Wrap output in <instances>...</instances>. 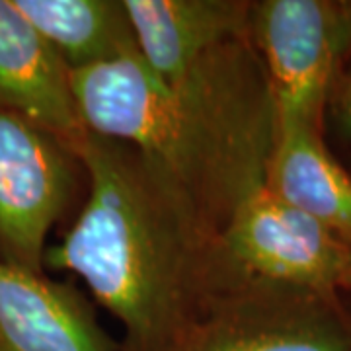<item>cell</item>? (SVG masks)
I'll use <instances>...</instances> for the list:
<instances>
[{
    "instance_id": "1",
    "label": "cell",
    "mask_w": 351,
    "mask_h": 351,
    "mask_svg": "<svg viewBox=\"0 0 351 351\" xmlns=\"http://www.w3.org/2000/svg\"><path fill=\"white\" fill-rule=\"evenodd\" d=\"M86 193L43 267L69 271L123 326L121 351H164L244 277L172 180L121 141L75 145Z\"/></svg>"
},
{
    "instance_id": "2",
    "label": "cell",
    "mask_w": 351,
    "mask_h": 351,
    "mask_svg": "<svg viewBox=\"0 0 351 351\" xmlns=\"http://www.w3.org/2000/svg\"><path fill=\"white\" fill-rule=\"evenodd\" d=\"M86 131L121 141L172 180L213 232L265 184L276 106L250 36L166 82L141 55L71 71Z\"/></svg>"
},
{
    "instance_id": "3",
    "label": "cell",
    "mask_w": 351,
    "mask_h": 351,
    "mask_svg": "<svg viewBox=\"0 0 351 351\" xmlns=\"http://www.w3.org/2000/svg\"><path fill=\"white\" fill-rule=\"evenodd\" d=\"M250 39L277 123L324 127L330 88L351 57V0L252 2Z\"/></svg>"
},
{
    "instance_id": "4",
    "label": "cell",
    "mask_w": 351,
    "mask_h": 351,
    "mask_svg": "<svg viewBox=\"0 0 351 351\" xmlns=\"http://www.w3.org/2000/svg\"><path fill=\"white\" fill-rule=\"evenodd\" d=\"M84 193V166L69 143L0 112V260L45 274L51 230L75 217Z\"/></svg>"
},
{
    "instance_id": "5",
    "label": "cell",
    "mask_w": 351,
    "mask_h": 351,
    "mask_svg": "<svg viewBox=\"0 0 351 351\" xmlns=\"http://www.w3.org/2000/svg\"><path fill=\"white\" fill-rule=\"evenodd\" d=\"M164 351H351L343 295L244 279Z\"/></svg>"
},
{
    "instance_id": "6",
    "label": "cell",
    "mask_w": 351,
    "mask_h": 351,
    "mask_svg": "<svg viewBox=\"0 0 351 351\" xmlns=\"http://www.w3.org/2000/svg\"><path fill=\"white\" fill-rule=\"evenodd\" d=\"M223 250L244 277L322 295L351 293V246L258 188L230 217Z\"/></svg>"
},
{
    "instance_id": "7",
    "label": "cell",
    "mask_w": 351,
    "mask_h": 351,
    "mask_svg": "<svg viewBox=\"0 0 351 351\" xmlns=\"http://www.w3.org/2000/svg\"><path fill=\"white\" fill-rule=\"evenodd\" d=\"M86 295L0 260V351H119Z\"/></svg>"
},
{
    "instance_id": "8",
    "label": "cell",
    "mask_w": 351,
    "mask_h": 351,
    "mask_svg": "<svg viewBox=\"0 0 351 351\" xmlns=\"http://www.w3.org/2000/svg\"><path fill=\"white\" fill-rule=\"evenodd\" d=\"M0 112L49 131L73 149L86 135L71 69L10 0H0Z\"/></svg>"
},
{
    "instance_id": "9",
    "label": "cell",
    "mask_w": 351,
    "mask_h": 351,
    "mask_svg": "<svg viewBox=\"0 0 351 351\" xmlns=\"http://www.w3.org/2000/svg\"><path fill=\"white\" fill-rule=\"evenodd\" d=\"M137 47L166 82L226 41L250 36V0H123Z\"/></svg>"
},
{
    "instance_id": "10",
    "label": "cell",
    "mask_w": 351,
    "mask_h": 351,
    "mask_svg": "<svg viewBox=\"0 0 351 351\" xmlns=\"http://www.w3.org/2000/svg\"><path fill=\"white\" fill-rule=\"evenodd\" d=\"M265 188L351 246V172L326 143V129L277 123Z\"/></svg>"
},
{
    "instance_id": "11",
    "label": "cell",
    "mask_w": 351,
    "mask_h": 351,
    "mask_svg": "<svg viewBox=\"0 0 351 351\" xmlns=\"http://www.w3.org/2000/svg\"><path fill=\"white\" fill-rule=\"evenodd\" d=\"M71 71L141 55L123 0H10Z\"/></svg>"
},
{
    "instance_id": "12",
    "label": "cell",
    "mask_w": 351,
    "mask_h": 351,
    "mask_svg": "<svg viewBox=\"0 0 351 351\" xmlns=\"http://www.w3.org/2000/svg\"><path fill=\"white\" fill-rule=\"evenodd\" d=\"M324 129L346 145H351V57L339 69L334 84L330 88L324 113Z\"/></svg>"
}]
</instances>
